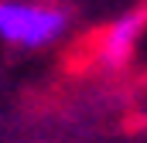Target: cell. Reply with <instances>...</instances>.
Returning a JSON list of instances; mask_svg holds the SVG:
<instances>
[{
  "mask_svg": "<svg viewBox=\"0 0 147 143\" xmlns=\"http://www.w3.org/2000/svg\"><path fill=\"white\" fill-rule=\"evenodd\" d=\"M72 27V14L45 0H0V41L21 51L58 44Z\"/></svg>",
  "mask_w": 147,
  "mask_h": 143,
  "instance_id": "cell-1",
  "label": "cell"
},
{
  "mask_svg": "<svg viewBox=\"0 0 147 143\" xmlns=\"http://www.w3.org/2000/svg\"><path fill=\"white\" fill-rule=\"evenodd\" d=\"M147 31V7H134L116 14L110 24H103V31L96 34V48L92 58L103 65L106 72H120L130 65V58L140 48V37Z\"/></svg>",
  "mask_w": 147,
  "mask_h": 143,
  "instance_id": "cell-2",
  "label": "cell"
}]
</instances>
